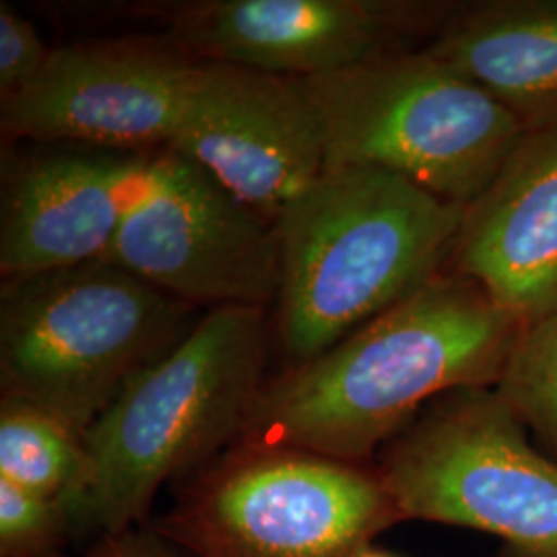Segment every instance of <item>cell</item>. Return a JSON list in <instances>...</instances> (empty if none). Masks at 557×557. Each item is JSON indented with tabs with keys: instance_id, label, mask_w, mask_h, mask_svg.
<instances>
[{
	"instance_id": "obj_19",
	"label": "cell",
	"mask_w": 557,
	"mask_h": 557,
	"mask_svg": "<svg viewBox=\"0 0 557 557\" xmlns=\"http://www.w3.org/2000/svg\"><path fill=\"white\" fill-rule=\"evenodd\" d=\"M96 557H180L165 539L131 529L119 535L101 537Z\"/></svg>"
},
{
	"instance_id": "obj_7",
	"label": "cell",
	"mask_w": 557,
	"mask_h": 557,
	"mask_svg": "<svg viewBox=\"0 0 557 557\" xmlns=\"http://www.w3.org/2000/svg\"><path fill=\"white\" fill-rule=\"evenodd\" d=\"M400 522L379 473L296 448H244L161 520L193 557H358Z\"/></svg>"
},
{
	"instance_id": "obj_18",
	"label": "cell",
	"mask_w": 557,
	"mask_h": 557,
	"mask_svg": "<svg viewBox=\"0 0 557 557\" xmlns=\"http://www.w3.org/2000/svg\"><path fill=\"white\" fill-rule=\"evenodd\" d=\"M50 57L36 27L20 13L0 2V96H15L34 79Z\"/></svg>"
},
{
	"instance_id": "obj_8",
	"label": "cell",
	"mask_w": 557,
	"mask_h": 557,
	"mask_svg": "<svg viewBox=\"0 0 557 557\" xmlns=\"http://www.w3.org/2000/svg\"><path fill=\"white\" fill-rule=\"evenodd\" d=\"M108 260L190 306L264 308L281 289L277 223L170 149L145 160Z\"/></svg>"
},
{
	"instance_id": "obj_16",
	"label": "cell",
	"mask_w": 557,
	"mask_h": 557,
	"mask_svg": "<svg viewBox=\"0 0 557 557\" xmlns=\"http://www.w3.org/2000/svg\"><path fill=\"white\" fill-rule=\"evenodd\" d=\"M496 388L557 460V308L522 329Z\"/></svg>"
},
{
	"instance_id": "obj_13",
	"label": "cell",
	"mask_w": 557,
	"mask_h": 557,
	"mask_svg": "<svg viewBox=\"0 0 557 557\" xmlns=\"http://www.w3.org/2000/svg\"><path fill=\"white\" fill-rule=\"evenodd\" d=\"M460 273L524 326L557 308V122L527 131L465 213Z\"/></svg>"
},
{
	"instance_id": "obj_1",
	"label": "cell",
	"mask_w": 557,
	"mask_h": 557,
	"mask_svg": "<svg viewBox=\"0 0 557 557\" xmlns=\"http://www.w3.org/2000/svg\"><path fill=\"white\" fill-rule=\"evenodd\" d=\"M522 329L473 278L436 275L264 384L239 438L361 465L434 400L498 386Z\"/></svg>"
},
{
	"instance_id": "obj_10",
	"label": "cell",
	"mask_w": 557,
	"mask_h": 557,
	"mask_svg": "<svg viewBox=\"0 0 557 557\" xmlns=\"http://www.w3.org/2000/svg\"><path fill=\"white\" fill-rule=\"evenodd\" d=\"M199 62L128 44L50 50L40 73L2 100L7 137L79 143L110 151L168 147Z\"/></svg>"
},
{
	"instance_id": "obj_15",
	"label": "cell",
	"mask_w": 557,
	"mask_h": 557,
	"mask_svg": "<svg viewBox=\"0 0 557 557\" xmlns=\"http://www.w3.org/2000/svg\"><path fill=\"white\" fill-rule=\"evenodd\" d=\"M0 478L59 502L79 518L91 481L85 436L36 403L2 397Z\"/></svg>"
},
{
	"instance_id": "obj_3",
	"label": "cell",
	"mask_w": 557,
	"mask_h": 557,
	"mask_svg": "<svg viewBox=\"0 0 557 557\" xmlns=\"http://www.w3.org/2000/svg\"><path fill=\"white\" fill-rule=\"evenodd\" d=\"M264 308H211L126 384L87 432L91 481L79 520L103 537L135 529L161 487L239 438L264 388Z\"/></svg>"
},
{
	"instance_id": "obj_5",
	"label": "cell",
	"mask_w": 557,
	"mask_h": 557,
	"mask_svg": "<svg viewBox=\"0 0 557 557\" xmlns=\"http://www.w3.org/2000/svg\"><path fill=\"white\" fill-rule=\"evenodd\" d=\"M333 168H380L469 209L527 133L517 116L430 50L304 79Z\"/></svg>"
},
{
	"instance_id": "obj_11",
	"label": "cell",
	"mask_w": 557,
	"mask_h": 557,
	"mask_svg": "<svg viewBox=\"0 0 557 557\" xmlns=\"http://www.w3.org/2000/svg\"><path fill=\"white\" fill-rule=\"evenodd\" d=\"M428 13L379 0H218L174 20L180 54L294 79H314L388 54Z\"/></svg>"
},
{
	"instance_id": "obj_9",
	"label": "cell",
	"mask_w": 557,
	"mask_h": 557,
	"mask_svg": "<svg viewBox=\"0 0 557 557\" xmlns=\"http://www.w3.org/2000/svg\"><path fill=\"white\" fill-rule=\"evenodd\" d=\"M165 149L273 223L320 178L326 160L319 110L304 79L221 62H199Z\"/></svg>"
},
{
	"instance_id": "obj_17",
	"label": "cell",
	"mask_w": 557,
	"mask_h": 557,
	"mask_svg": "<svg viewBox=\"0 0 557 557\" xmlns=\"http://www.w3.org/2000/svg\"><path fill=\"white\" fill-rule=\"evenodd\" d=\"M73 518L59 502L0 478V557H48Z\"/></svg>"
},
{
	"instance_id": "obj_6",
	"label": "cell",
	"mask_w": 557,
	"mask_h": 557,
	"mask_svg": "<svg viewBox=\"0 0 557 557\" xmlns=\"http://www.w3.org/2000/svg\"><path fill=\"white\" fill-rule=\"evenodd\" d=\"M379 475L400 520L481 531L512 557H557V460L496 386L425 407L386 446Z\"/></svg>"
},
{
	"instance_id": "obj_12",
	"label": "cell",
	"mask_w": 557,
	"mask_h": 557,
	"mask_svg": "<svg viewBox=\"0 0 557 557\" xmlns=\"http://www.w3.org/2000/svg\"><path fill=\"white\" fill-rule=\"evenodd\" d=\"M147 156L54 151L2 186L0 271L9 278L108 259Z\"/></svg>"
},
{
	"instance_id": "obj_20",
	"label": "cell",
	"mask_w": 557,
	"mask_h": 557,
	"mask_svg": "<svg viewBox=\"0 0 557 557\" xmlns=\"http://www.w3.org/2000/svg\"><path fill=\"white\" fill-rule=\"evenodd\" d=\"M358 557H393L388 556V554H384V552H380V549H374V547H368L366 552H361Z\"/></svg>"
},
{
	"instance_id": "obj_2",
	"label": "cell",
	"mask_w": 557,
	"mask_h": 557,
	"mask_svg": "<svg viewBox=\"0 0 557 557\" xmlns=\"http://www.w3.org/2000/svg\"><path fill=\"white\" fill-rule=\"evenodd\" d=\"M465 213L380 168L324 170L277 221L278 335L294 366L440 275Z\"/></svg>"
},
{
	"instance_id": "obj_4",
	"label": "cell",
	"mask_w": 557,
	"mask_h": 557,
	"mask_svg": "<svg viewBox=\"0 0 557 557\" xmlns=\"http://www.w3.org/2000/svg\"><path fill=\"white\" fill-rule=\"evenodd\" d=\"M188 312L190 304L108 259L9 278L2 397L36 403L87 436L126 384L190 331Z\"/></svg>"
},
{
	"instance_id": "obj_14",
	"label": "cell",
	"mask_w": 557,
	"mask_h": 557,
	"mask_svg": "<svg viewBox=\"0 0 557 557\" xmlns=\"http://www.w3.org/2000/svg\"><path fill=\"white\" fill-rule=\"evenodd\" d=\"M524 131L557 122V0H498L457 11L428 48Z\"/></svg>"
}]
</instances>
